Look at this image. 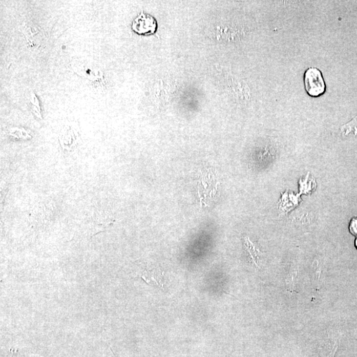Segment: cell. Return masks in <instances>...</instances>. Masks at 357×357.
I'll return each mask as SVG.
<instances>
[{
  "label": "cell",
  "instance_id": "6da1fadb",
  "mask_svg": "<svg viewBox=\"0 0 357 357\" xmlns=\"http://www.w3.org/2000/svg\"><path fill=\"white\" fill-rule=\"evenodd\" d=\"M304 83L306 93L311 97H320L326 92V83L322 72L317 68L310 67L306 70Z\"/></svg>",
  "mask_w": 357,
  "mask_h": 357
},
{
  "label": "cell",
  "instance_id": "7a4b0ae2",
  "mask_svg": "<svg viewBox=\"0 0 357 357\" xmlns=\"http://www.w3.org/2000/svg\"><path fill=\"white\" fill-rule=\"evenodd\" d=\"M157 22L152 16L142 11L132 23V29L142 35H149L155 33Z\"/></svg>",
  "mask_w": 357,
  "mask_h": 357
},
{
  "label": "cell",
  "instance_id": "3957f363",
  "mask_svg": "<svg viewBox=\"0 0 357 357\" xmlns=\"http://www.w3.org/2000/svg\"><path fill=\"white\" fill-rule=\"evenodd\" d=\"M72 68L75 72L83 78L91 79L92 81H99L103 79V74L99 68L86 62H78L72 63Z\"/></svg>",
  "mask_w": 357,
  "mask_h": 357
},
{
  "label": "cell",
  "instance_id": "277c9868",
  "mask_svg": "<svg viewBox=\"0 0 357 357\" xmlns=\"http://www.w3.org/2000/svg\"><path fill=\"white\" fill-rule=\"evenodd\" d=\"M78 133L76 129L67 124L62 127L59 136L61 146L67 150H72L78 145Z\"/></svg>",
  "mask_w": 357,
  "mask_h": 357
},
{
  "label": "cell",
  "instance_id": "5b68a950",
  "mask_svg": "<svg viewBox=\"0 0 357 357\" xmlns=\"http://www.w3.org/2000/svg\"><path fill=\"white\" fill-rule=\"evenodd\" d=\"M23 33L24 34L27 42L31 47H36L40 45L42 38L41 33L35 26L30 24H24L22 26Z\"/></svg>",
  "mask_w": 357,
  "mask_h": 357
},
{
  "label": "cell",
  "instance_id": "8992f818",
  "mask_svg": "<svg viewBox=\"0 0 357 357\" xmlns=\"http://www.w3.org/2000/svg\"><path fill=\"white\" fill-rule=\"evenodd\" d=\"M27 99H28L29 103L31 104L32 112L37 116V117H41L39 100L38 99V97H36L35 93L33 92H29L28 96H27Z\"/></svg>",
  "mask_w": 357,
  "mask_h": 357
},
{
  "label": "cell",
  "instance_id": "52a82bcc",
  "mask_svg": "<svg viewBox=\"0 0 357 357\" xmlns=\"http://www.w3.org/2000/svg\"><path fill=\"white\" fill-rule=\"evenodd\" d=\"M343 135L347 136L353 134L357 137V115L351 122L341 127Z\"/></svg>",
  "mask_w": 357,
  "mask_h": 357
},
{
  "label": "cell",
  "instance_id": "ba28073f",
  "mask_svg": "<svg viewBox=\"0 0 357 357\" xmlns=\"http://www.w3.org/2000/svg\"><path fill=\"white\" fill-rule=\"evenodd\" d=\"M349 231L353 236H357V217L352 218L349 224Z\"/></svg>",
  "mask_w": 357,
  "mask_h": 357
},
{
  "label": "cell",
  "instance_id": "9c48e42d",
  "mask_svg": "<svg viewBox=\"0 0 357 357\" xmlns=\"http://www.w3.org/2000/svg\"><path fill=\"white\" fill-rule=\"evenodd\" d=\"M354 245H355V247L357 249V238H356L355 242H354Z\"/></svg>",
  "mask_w": 357,
  "mask_h": 357
},
{
  "label": "cell",
  "instance_id": "30bf717a",
  "mask_svg": "<svg viewBox=\"0 0 357 357\" xmlns=\"http://www.w3.org/2000/svg\"><path fill=\"white\" fill-rule=\"evenodd\" d=\"M31 357H42V356L33 355V356H31Z\"/></svg>",
  "mask_w": 357,
  "mask_h": 357
}]
</instances>
